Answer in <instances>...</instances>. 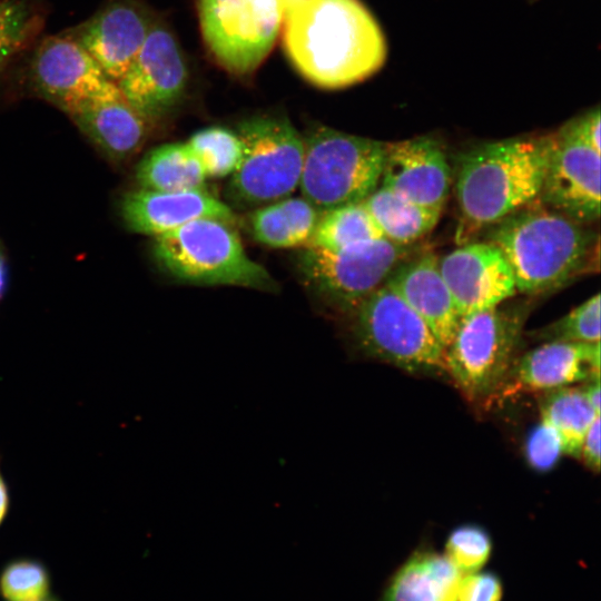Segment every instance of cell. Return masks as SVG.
Segmentation results:
<instances>
[{
	"mask_svg": "<svg viewBox=\"0 0 601 601\" xmlns=\"http://www.w3.org/2000/svg\"><path fill=\"white\" fill-rule=\"evenodd\" d=\"M383 239L363 201L321 213L307 246L342 249Z\"/></svg>",
	"mask_w": 601,
	"mask_h": 601,
	"instance_id": "cell-25",
	"label": "cell"
},
{
	"mask_svg": "<svg viewBox=\"0 0 601 601\" xmlns=\"http://www.w3.org/2000/svg\"><path fill=\"white\" fill-rule=\"evenodd\" d=\"M526 314L522 306L502 303L461 317L444 362L466 398L487 400L509 382Z\"/></svg>",
	"mask_w": 601,
	"mask_h": 601,
	"instance_id": "cell-5",
	"label": "cell"
},
{
	"mask_svg": "<svg viewBox=\"0 0 601 601\" xmlns=\"http://www.w3.org/2000/svg\"><path fill=\"white\" fill-rule=\"evenodd\" d=\"M290 226L297 246H307L321 213L304 197H286L277 201Z\"/></svg>",
	"mask_w": 601,
	"mask_h": 601,
	"instance_id": "cell-33",
	"label": "cell"
},
{
	"mask_svg": "<svg viewBox=\"0 0 601 601\" xmlns=\"http://www.w3.org/2000/svg\"><path fill=\"white\" fill-rule=\"evenodd\" d=\"M385 284L428 325L445 348L461 315L441 274L433 252L410 255L390 274Z\"/></svg>",
	"mask_w": 601,
	"mask_h": 601,
	"instance_id": "cell-18",
	"label": "cell"
},
{
	"mask_svg": "<svg viewBox=\"0 0 601 601\" xmlns=\"http://www.w3.org/2000/svg\"><path fill=\"white\" fill-rule=\"evenodd\" d=\"M541 420L559 434L563 453L579 457L581 442L593 420L600 416L589 404L582 386L546 391L540 402Z\"/></svg>",
	"mask_w": 601,
	"mask_h": 601,
	"instance_id": "cell-24",
	"label": "cell"
},
{
	"mask_svg": "<svg viewBox=\"0 0 601 601\" xmlns=\"http://www.w3.org/2000/svg\"><path fill=\"white\" fill-rule=\"evenodd\" d=\"M386 142L327 127L304 138L299 189L319 213L363 201L381 180Z\"/></svg>",
	"mask_w": 601,
	"mask_h": 601,
	"instance_id": "cell-6",
	"label": "cell"
},
{
	"mask_svg": "<svg viewBox=\"0 0 601 601\" xmlns=\"http://www.w3.org/2000/svg\"><path fill=\"white\" fill-rule=\"evenodd\" d=\"M383 238L411 246L430 234L442 211L417 205L384 186L377 187L364 200Z\"/></svg>",
	"mask_w": 601,
	"mask_h": 601,
	"instance_id": "cell-22",
	"label": "cell"
},
{
	"mask_svg": "<svg viewBox=\"0 0 601 601\" xmlns=\"http://www.w3.org/2000/svg\"><path fill=\"white\" fill-rule=\"evenodd\" d=\"M298 265L309 287L331 308L351 314L413 252L386 239L342 248L304 246Z\"/></svg>",
	"mask_w": 601,
	"mask_h": 601,
	"instance_id": "cell-9",
	"label": "cell"
},
{
	"mask_svg": "<svg viewBox=\"0 0 601 601\" xmlns=\"http://www.w3.org/2000/svg\"><path fill=\"white\" fill-rule=\"evenodd\" d=\"M255 239L273 248L296 247L297 243L277 201L259 206L250 216Z\"/></svg>",
	"mask_w": 601,
	"mask_h": 601,
	"instance_id": "cell-31",
	"label": "cell"
},
{
	"mask_svg": "<svg viewBox=\"0 0 601 601\" xmlns=\"http://www.w3.org/2000/svg\"><path fill=\"white\" fill-rule=\"evenodd\" d=\"M512 374L518 388L534 392L598 378L600 342L548 341L516 359Z\"/></svg>",
	"mask_w": 601,
	"mask_h": 601,
	"instance_id": "cell-20",
	"label": "cell"
},
{
	"mask_svg": "<svg viewBox=\"0 0 601 601\" xmlns=\"http://www.w3.org/2000/svg\"><path fill=\"white\" fill-rule=\"evenodd\" d=\"M382 185L426 208L442 211L452 173L442 144L430 136L386 142Z\"/></svg>",
	"mask_w": 601,
	"mask_h": 601,
	"instance_id": "cell-15",
	"label": "cell"
},
{
	"mask_svg": "<svg viewBox=\"0 0 601 601\" xmlns=\"http://www.w3.org/2000/svg\"><path fill=\"white\" fill-rule=\"evenodd\" d=\"M282 29L292 65L318 88L361 82L386 58L384 35L359 0H299L285 12Z\"/></svg>",
	"mask_w": 601,
	"mask_h": 601,
	"instance_id": "cell-1",
	"label": "cell"
},
{
	"mask_svg": "<svg viewBox=\"0 0 601 601\" xmlns=\"http://www.w3.org/2000/svg\"><path fill=\"white\" fill-rule=\"evenodd\" d=\"M487 240L505 258L518 293L554 292L591 267L598 234L535 199L487 227Z\"/></svg>",
	"mask_w": 601,
	"mask_h": 601,
	"instance_id": "cell-2",
	"label": "cell"
},
{
	"mask_svg": "<svg viewBox=\"0 0 601 601\" xmlns=\"http://www.w3.org/2000/svg\"><path fill=\"white\" fill-rule=\"evenodd\" d=\"M563 453L558 432L545 421L535 425L524 444V455L530 466L538 472H548L559 462Z\"/></svg>",
	"mask_w": 601,
	"mask_h": 601,
	"instance_id": "cell-32",
	"label": "cell"
},
{
	"mask_svg": "<svg viewBox=\"0 0 601 601\" xmlns=\"http://www.w3.org/2000/svg\"><path fill=\"white\" fill-rule=\"evenodd\" d=\"M121 216L132 231L155 237L203 218L235 223L230 207L205 188L180 191L139 188L125 196Z\"/></svg>",
	"mask_w": 601,
	"mask_h": 601,
	"instance_id": "cell-17",
	"label": "cell"
},
{
	"mask_svg": "<svg viewBox=\"0 0 601 601\" xmlns=\"http://www.w3.org/2000/svg\"><path fill=\"white\" fill-rule=\"evenodd\" d=\"M7 502H8V497H7L6 486L0 477V522L2 521L3 515L6 513Z\"/></svg>",
	"mask_w": 601,
	"mask_h": 601,
	"instance_id": "cell-38",
	"label": "cell"
},
{
	"mask_svg": "<svg viewBox=\"0 0 601 601\" xmlns=\"http://www.w3.org/2000/svg\"><path fill=\"white\" fill-rule=\"evenodd\" d=\"M3 285H4V265H3V260L0 256V295H1V292H2V288H3Z\"/></svg>",
	"mask_w": 601,
	"mask_h": 601,
	"instance_id": "cell-39",
	"label": "cell"
},
{
	"mask_svg": "<svg viewBox=\"0 0 601 601\" xmlns=\"http://www.w3.org/2000/svg\"><path fill=\"white\" fill-rule=\"evenodd\" d=\"M67 115L114 159L132 156L147 137L148 121L125 98L117 82L79 104Z\"/></svg>",
	"mask_w": 601,
	"mask_h": 601,
	"instance_id": "cell-19",
	"label": "cell"
},
{
	"mask_svg": "<svg viewBox=\"0 0 601 601\" xmlns=\"http://www.w3.org/2000/svg\"><path fill=\"white\" fill-rule=\"evenodd\" d=\"M42 20L39 9L27 0H0V70L33 41Z\"/></svg>",
	"mask_w": 601,
	"mask_h": 601,
	"instance_id": "cell-27",
	"label": "cell"
},
{
	"mask_svg": "<svg viewBox=\"0 0 601 601\" xmlns=\"http://www.w3.org/2000/svg\"><path fill=\"white\" fill-rule=\"evenodd\" d=\"M600 152L562 129L550 135L539 201L578 223L597 221L600 217Z\"/></svg>",
	"mask_w": 601,
	"mask_h": 601,
	"instance_id": "cell-12",
	"label": "cell"
},
{
	"mask_svg": "<svg viewBox=\"0 0 601 601\" xmlns=\"http://www.w3.org/2000/svg\"><path fill=\"white\" fill-rule=\"evenodd\" d=\"M501 579L490 571H476L462 575L457 601H501Z\"/></svg>",
	"mask_w": 601,
	"mask_h": 601,
	"instance_id": "cell-34",
	"label": "cell"
},
{
	"mask_svg": "<svg viewBox=\"0 0 601 601\" xmlns=\"http://www.w3.org/2000/svg\"><path fill=\"white\" fill-rule=\"evenodd\" d=\"M188 79L178 42L154 22L141 49L117 85L130 105L149 122L164 117L181 99Z\"/></svg>",
	"mask_w": 601,
	"mask_h": 601,
	"instance_id": "cell-11",
	"label": "cell"
},
{
	"mask_svg": "<svg viewBox=\"0 0 601 601\" xmlns=\"http://www.w3.org/2000/svg\"><path fill=\"white\" fill-rule=\"evenodd\" d=\"M540 337L546 342H600V294L589 297L563 317L543 328Z\"/></svg>",
	"mask_w": 601,
	"mask_h": 601,
	"instance_id": "cell-29",
	"label": "cell"
},
{
	"mask_svg": "<svg viewBox=\"0 0 601 601\" xmlns=\"http://www.w3.org/2000/svg\"><path fill=\"white\" fill-rule=\"evenodd\" d=\"M31 76L37 90L66 114L115 82L68 33L41 41L31 61Z\"/></svg>",
	"mask_w": 601,
	"mask_h": 601,
	"instance_id": "cell-13",
	"label": "cell"
},
{
	"mask_svg": "<svg viewBox=\"0 0 601 601\" xmlns=\"http://www.w3.org/2000/svg\"><path fill=\"white\" fill-rule=\"evenodd\" d=\"M462 575L444 553L416 551L388 579L380 601H457Z\"/></svg>",
	"mask_w": 601,
	"mask_h": 601,
	"instance_id": "cell-21",
	"label": "cell"
},
{
	"mask_svg": "<svg viewBox=\"0 0 601 601\" xmlns=\"http://www.w3.org/2000/svg\"><path fill=\"white\" fill-rule=\"evenodd\" d=\"M299 0H280L284 11L286 12L293 4H295Z\"/></svg>",
	"mask_w": 601,
	"mask_h": 601,
	"instance_id": "cell-40",
	"label": "cell"
},
{
	"mask_svg": "<svg viewBox=\"0 0 601 601\" xmlns=\"http://www.w3.org/2000/svg\"><path fill=\"white\" fill-rule=\"evenodd\" d=\"M439 266L461 317L502 304L518 293L505 258L489 242L460 246L439 258Z\"/></svg>",
	"mask_w": 601,
	"mask_h": 601,
	"instance_id": "cell-14",
	"label": "cell"
},
{
	"mask_svg": "<svg viewBox=\"0 0 601 601\" xmlns=\"http://www.w3.org/2000/svg\"><path fill=\"white\" fill-rule=\"evenodd\" d=\"M600 110L599 108H595L575 119H572L561 129L568 135L577 138L595 151L600 152Z\"/></svg>",
	"mask_w": 601,
	"mask_h": 601,
	"instance_id": "cell-35",
	"label": "cell"
},
{
	"mask_svg": "<svg viewBox=\"0 0 601 601\" xmlns=\"http://www.w3.org/2000/svg\"><path fill=\"white\" fill-rule=\"evenodd\" d=\"M203 39L216 62L236 76L254 72L274 47L280 0H196Z\"/></svg>",
	"mask_w": 601,
	"mask_h": 601,
	"instance_id": "cell-10",
	"label": "cell"
},
{
	"mask_svg": "<svg viewBox=\"0 0 601 601\" xmlns=\"http://www.w3.org/2000/svg\"><path fill=\"white\" fill-rule=\"evenodd\" d=\"M186 142L199 160L207 178L230 177L243 157L240 137L223 127L198 130Z\"/></svg>",
	"mask_w": 601,
	"mask_h": 601,
	"instance_id": "cell-26",
	"label": "cell"
},
{
	"mask_svg": "<svg viewBox=\"0 0 601 601\" xmlns=\"http://www.w3.org/2000/svg\"><path fill=\"white\" fill-rule=\"evenodd\" d=\"M155 257L176 279L205 286L273 290L267 269L246 253L233 224L203 218L155 237Z\"/></svg>",
	"mask_w": 601,
	"mask_h": 601,
	"instance_id": "cell-4",
	"label": "cell"
},
{
	"mask_svg": "<svg viewBox=\"0 0 601 601\" xmlns=\"http://www.w3.org/2000/svg\"><path fill=\"white\" fill-rule=\"evenodd\" d=\"M244 146L230 176L229 198L239 206H262L289 197L299 186L304 138L285 117L256 116L238 126Z\"/></svg>",
	"mask_w": 601,
	"mask_h": 601,
	"instance_id": "cell-8",
	"label": "cell"
},
{
	"mask_svg": "<svg viewBox=\"0 0 601 601\" xmlns=\"http://www.w3.org/2000/svg\"><path fill=\"white\" fill-rule=\"evenodd\" d=\"M140 188L180 191L204 188L206 174L187 142H170L148 151L137 166Z\"/></svg>",
	"mask_w": 601,
	"mask_h": 601,
	"instance_id": "cell-23",
	"label": "cell"
},
{
	"mask_svg": "<svg viewBox=\"0 0 601 601\" xmlns=\"http://www.w3.org/2000/svg\"><path fill=\"white\" fill-rule=\"evenodd\" d=\"M600 416L595 417L581 442L579 457L592 472L600 471Z\"/></svg>",
	"mask_w": 601,
	"mask_h": 601,
	"instance_id": "cell-36",
	"label": "cell"
},
{
	"mask_svg": "<svg viewBox=\"0 0 601 601\" xmlns=\"http://www.w3.org/2000/svg\"><path fill=\"white\" fill-rule=\"evenodd\" d=\"M0 588L9 601H43L48 594V578L38 563L16 562L2 573Z\"/></svg>",
	"mask_w": 601,
	"mask_h": 601,
	"instance_id": "cell-30",
	"label": "cell"
},
{
	"mask_svg": "<svg viewBox=\"0 0 601 601\" xmlns=\"http://www.w3.org/2000/svg\"><path fill=\"white\" fill-rule=\"evenodd\" d=\"M352 315V337L371 358L412 374L445 373V348L423 318L385 283Z\"/></svg>",
	"mask_w": 601,
	"mask_h": 601,
	"instance_id": "cell-7",
	"label": "cell"
},
{
	"mask_svg": "<svg viewBox=\"0 0 601 601\" xmlns=\"http://www.w3.org/2000/svg\"><path fill=\"white\" fill-rule=\"evenodd\" d=\"M491 553V536L484 528L476 524L455 528L445 542L444 554L462 574L482 570Z\"/></svg>",
	"mask_w": 601,
	"mask_h": 601,
	"instance_id": "cell-28",
	"label": "cell"
},
{
	"mask_svg": "<svg viewBox=\"0 0 601 601\" xmlns=\"http://www.w3.org/2000/svg\"><path fill=\"white\" fill-rule=\"evenodd\" d=\"M583 393L591 407L600 414V377L585 382Z\"/></svg>",
	"mask_w": 601,
	"mask_h": 601,
	"instance_id": "cell-37",
	"label": "cell"
},
{
	"mask_svg": "<svg viewBox=\"0 0 601 601\" xmlns=\"http://www.w3.org/2000/svg\"><path fill=\"white\" fill-rule=\"evenodd\" d=\"M155 20L135 0H109L91 18L67 32L117 82L141 49Z\"/></svg>",
	"mask_w": 601,
	"mask_h": 601,
	"instance_id": "cell-16",
	"label": "cell"
},
{
	"mask_svg": "<svg viewBox=\"0 0 601 601\" xmlns=\"http://www.w3.org/2000/svg\"><path fill=\"white\" fill-rule=\"evenodd\" d=\"M550 152V135L476 145L456 161L454 193L464 225L487 228L538 199Z\"/></svg>",
	"mask_w": 601,
	"mask_h": 601,
	"instance_id": "cell-3",
	"label": "cell"
}]
</instances>
